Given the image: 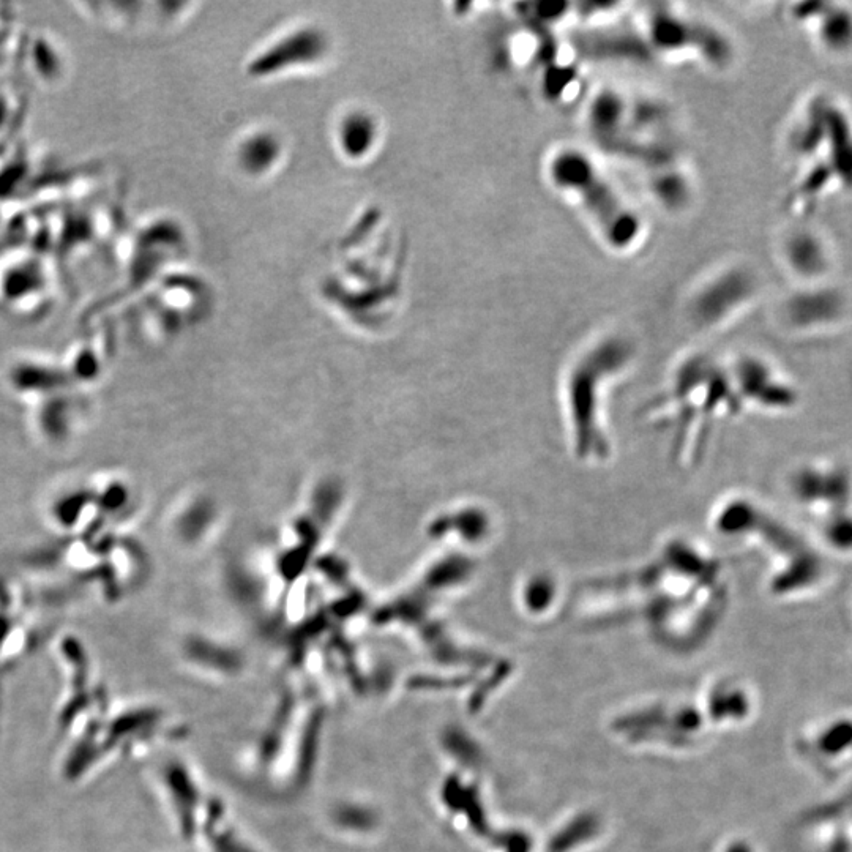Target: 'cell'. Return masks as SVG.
<instances>
[{"label": "cell", "mask_w": 852, "mask_h": 852, "mask_svg": "<svg viewBox=\"0 0 852 852\" xmlns=\"http://www.w3.org/2000/svg\"><path fill=\"white\" fill-rule=\"evenodd\" d=\"M786 253L791 267L804 277H824L832 269L829 245L818 232L811 229L794 232L788 239Z\"/></svg>", "instance_id": "obj_6"}, {"label": "cell", "mask_w": 852, "mask_h": 852, "mask_svg": "<svg viewBox=\"0 0 852 852\" xmlns=\"http://www.w3.org/2000/svg\"><path fill=\"white\" fill-rule=\"evenodd\" d=\"M706 291L699 300L701 310L709 318H718V314L739 307L740 303L750 297L753 291L752 280L744 273H729L726 277L715 281Z\"/></svg>", "instance_id": "obj_8"}, {"label": "cell", "mask_w": 852, "mask_h": 852, "mask_svg": "<svg viewBox=\"0 0 852 852\" xmlns=\"http://www.w3.org/2000/svg\"><path fill=\"white\" fill-rule=\"evenodd\" d=\"M819 537L837 556H852V507L818 520Z\"/></svg>", "instance_id": "obj_9"}, {"label": "cell", "mask_w": 852, "mask_h": 852, "mask_svg": "<svg viewBox=\"0 0 852 852\" xmlns=\"http://www.w3.org/2000/svg\"><path fill=\"white\" fill-rule=\"evenodd\" d=\"M845 314L846 300L838 291L808 289L789 300V322L804 332H819L837 326L845 321Z\"/></svg>", "instance_id": "obj_5"}, {"label": "cell", "mask_w": 852, "mask_h": 852, "mask_svg": "<svg viewBox=\"0 0 852 852\" xmlns=\"http://www.w3.org/2000/svg\"><path fill=\"white\" fill-rule=\"evenodd\" d=\"M651 34L660 48L690 49L717 65L725 64L731 57L728 42L717 30L673 13H655L651 21Z\"/></svg>", "instance_id": "obj_3"}, {"label": "cell", "mask_w": 852, "mask_h": 852, "mask_svg": "<svg viewBox=\"0 0 852 852\" xmlns=\"http://www.w3.org/2000/svg\"><path fill=\"white\" fill-rule=\"evenodd\" d=\"M550 174L557 187L572 191L583 201L611 247L624 250L638 239L639 218L625 206L586 155L564 150L551 161Z\"/></svg>", "instance_id": "obj_1"}, {"label": "cell", "mask_w": 852, "mask_h": 852, "mask_svg": "<svg viewBox=\"0 0 852 852\" xmlns=\"http://www.w3.org/2000/svg\"><path fill=\"white\" fill-rule=\"evenodd\" d=\"M827 565L813 546L807 545L791 556L781 557V567L772 576V592L780 597L810 595L823 586Z\"/></svg>", "instance_id": "obj_4"}, {"label": "cell", "mask_w": 852, "mask_h": 852, "mask_svg": "<svg viewBox=\"0 0 852 852\" xmlns=\"http://www.w3.org/2000/svg\"><path fill=\"white\" fill-rule=\"evenodd\" d=\"M791 493L818 520L852 507V471L838 461H810L791 475Z\"/></svg>", "instance_id": "obj_2"}, {"label": "cell", "mask_w": 852, "mask_h": 852, "mask_svg": "<svg viewBox=\"0 0 852 852\" xmlns=\"http://www.w3.org/2000/svg\"><path fill=\"white\" fill-rule=\"evenodd\" d=\"M852 752V718H838L816 729L808 739V755L821 763H841Z\"/></svg>", "instance_id": "obj_7"}]
</instances>
